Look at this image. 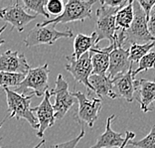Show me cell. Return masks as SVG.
<instances>
[{
  "mask_svg": "<svg viewBox=\"0 0 155 148\" xmlns=\"http://www.w3.org/2000/svg\"><path fill=\"white\" fill-rule=\"evenodd\" d=\"M7 119H8V117H5L4 119H3V120L1 121V122H0V128H1V126H2V124H3V123H4L6 120H7ZM0 148H1V147H0Z\"/></svg>",
  "mask_w": 155,
  "mask_h": 148,
  "instance_id": "cell-34",
  "label": "cell"
},
{
  "mask_svg": "<svg viewBox=\"0 0 155 148\" xmlns=\"http://www.w3.org/2000/svg\"><path fill=\"white\" fill-rule=\"evenodd\" d=\"M6 94L7 107H8L9 116L8 118L25 119L34 129L39 128L38 120L32 112V107H30L33 94H22L10 90L9 87H4Z\"/></svg>",
  "mask_w": 155,
  "mask_h": 148,
  "instance_id": "cell-1",
  "label": "cell"
},
{
  "mask_svg": "<svg viewBox=\"0 0 155 148\" xmlns=\"http://www.w3.org/2000/svg\"><path fill=\"white\" fill-rule=\"evenodd\" d=\"M136 3L139 5L143 13L145 14L147 20H148L151 10H152V8L155 5V0H153V1H151V0H137Z\"/></svg>",
  "mask_w": 155,
  "mask_h": 148,
  "instance_id": "cell-28",
  "label": "cell"
},
{
  "mask_svg": "<svg viewBox=\"0 0 155 148\" xmlns=\"http://www.w3.org/2000/svg\"><path fill=\"white\" fill-rule=\"evenodd\" d=\"M25 75L13 73H0V87H17L23 82Z\"/></svg>",
  "mask_w": 155,
  "mask_h": 148,
  "instance_id": "cell-22",
  "label": "cell"
},
{
  "mask_svg": "<svg viewBox=\"0 0 155 148\" xmlns=\"http://www.w3.org/2000/svg\"><path fill=\"white\" fill-rule=\"evenodd\" d=\"M132 67L122 76L117 77L114 80V97H122L131 103L134 98V79L132 77Z\"/></svg>",
  "mask_w": 155,
  "mask_h": 148,
  "instance_id": "cell-16",
  "label": "cell"
},
{
  "mask_svg": "<svg viewBox=\"0 0 155 148\" xmlns=\"http://www.w3.org/2000/svg\"><path fill=\"white\" fill-rule=\"evenodd\" d=\"M89 82L93 87L94 93H96L101 98L105 97L115 98L112 90L114 80H110L107 75H91Z\"/></svg>",
  "mask_w": 155,
  "mask_h": 148,
  "instance_id": "cell-18",
  "label": "cell"
},
{
  "mask_svg": "<svg viewBox=\"0 0 155 148\" xmlns=\"http://www.w3.org/2000/svg\"><path fill=\"white\" fill-rule=\"evenodd\" d=\"M128 144L137 148H155V126L151 128L150 132L139 141H129Z\"/></svg>",
  "mask_w": 155,
  "mask_h": 148,
  "instance_id": "cell-25",
  "label": "cell"
},
{
  "mask_svg": "<svg viewBox=\"0 0 155 148\" xmlns=\"http://www.w3.org/2000/svg\"><path fill=\"white\" fill-rule=\"evenodd\" d=\"M6 29V25H3L1 28H0V35L2 34V32H4V30ZM5 43V40H3V39H0V48H1V46Z\"/></svg>",
  "mask_w": 155,
  "mask_h": 148,
  "instance_id": "cell-32",
  "label": "cell"
},
{
  "mask_svg": "<svg viewBox=\"0 0 155 148\" xmlns=\"http://www.w3.org/2000/svg\"><path fill=\"white\" fill-rule=\"evenodd\" d=\"M133 1H128L127 4L119 9L115 15V26L117 31L127 30L133 21Z\"/></svg>",
  "mask_w": 155,
  "mask_h": 148,
  "instance_id": "cell-20",
  "label": "cell"
},
{
  "mask_svg": "<svg viewBox=\"0 0 155 148\" xmlns=\"http://www.w3.org/2000/svg\"><path fill=\"white\" fill-rule=\"evenodd\" d=\"M68 64H66L65 69L74 77L78 83L83 84L87 90L94 91L93 87L91 86L89 79L93 74V65H91V57L90 51L84 53L80 59L76 60L71 56H66Z\"/></svg>",
  "mask_w": 155,
  "mask_h": 148,
  "instance_id": "cell-8",
  "label": "cell"
},
{
  "mask_svg": "<svg viewBox=\"0 0 155 148\" xmlns=\"http://www.w3.org/2000/svg\"><path fill=\"white\" fill-rule=\"evenodd\" d=\"M96 0H69L64 5V11L60 16L55 17L53 19L45 20L40 23V26H49L57 24H67L75 21L84 22L87 18L91 17V9L93 5L96 3Z\"/></svg>",
  "mask_w": 155,
  "mask_h": 148,
  "instance_id": "cell-2",
  "label": "cell"
},
{
  "mask_svg": "<svg viewBox=\"0 0 155 148\" xmlns=\"http://www.w3.org/2000/svg\"><path fill=\"white\" fill-rule=\"evenodd\" d=\"M129 50L124 49L123 46L116 45L110 54V66L107 72V76L110 80H114L119 76H122L132 67L128 58Z\"/></svg>",
  "mask_w": 155,
  "mask_h": 148,
  "instance_id": "cell-11",
  "label": "cell"
},
{
  "mask_svg": "<svg viewBox=\"0 0 155 148\" xmlns=\"http://www.w3.org/2000/svg\"><path fill=\"white\" fill-rule=\"evenodd\" d=\"M45 142H46V140H45V139H42V140H41V141H40V142H39V143L37 144V145H36V146H34L33 148H40V147H41L42 145H43V144H44Z\"/></svg>",
  "mask_w": 155,
  "mask_h": 148,
  "instance_id": "cell-33",
  "label": "cell"
},
{
  "mask_svg": "<svg viewBox=\"0 0 155 148\" xmlns=\"http://www.w3.org/2000/svg\"><path fill=\"white\" fill-rule=\"evenodd\" d=\"M119 9L101 5L97 10V22L94 33L97 34V45L101 40L107 39L110 44L117 39V29L115 26V15Z\"/></svg>",
  "mask_w": 155,
  "mask_h": 148,
  "instance_id": "cell-4",
  "label": "cell"
},
{
  "mask_svg": "<svg viewBox=\"0 0 155 148\" xmlns=\"http://www.w3.org/2000/svg\"><path fill=\"white\" fill-rule=\"evenodd\" d=\"M154 75H155V72H154Z\"/></svg>",
  "mask_w": 155,
  "mask_h": 148,
  "instance_id": "cell-35",
  "label": "cell"
},
{
  "mask_svg": "<svg viewBox=\"0 0 155 148\" xmlns=\"http://www.w3.org/2000/svg\"><path fill=\"white\" fill-rule=\"evenodd\" d=\"M51 91L52 96H55V104L53 110L55 112V118L62 119L70 110L75 103V97L69 90V84L61 74L58 75L56 80L55 87Z\"/></svg>",
  "mask_w": 155,
  "mask_h": 148,
  "instance_id": "cell-7",
  "label": "cell"
},
{
  "mask_svg": "<svg viewBox=\"0 0 155 148\" xmlns=\"http://www.w3.org/2000/svg\"><path fill=\"white\" fill-rule=\"evenodd\" d=\"M133 21L127 30L124 31L125 41L132 44H147L149 41L155 42V38L151 36L147 26V18L141 8L136 2H133Z\"/></svg>",
  "mask_w": 155,
  "mask_h": 148,
  "instance_id": "cell-6",
  "label": "cell"
},
{
  "mask_svg": "<svg viewBox=\"0 0 155 148\" xmlns=\"http://www.w3.org/2000/svg\"><path fill=\"white\" fill-rule=\"evenodd\" d=\"M117 45L116 42L110 44L108 47L98 48L94 47L91 49V65H93V74L91 75H107L110 66V54Z\"/></svg>",
  "mask_w": 155,
  "mask_h": 148,
  "instance_id": "cell-15",
  "label": "cell"
},
{
  "mask_svg": "<svg viewBox=\"0 0 155 148\" xmlns=\"http://www.w3.org/2000/svg\"><path fill=\"white\" fill-rule=\"evenodd\" d=\"M52 97L51 91L47 90L44 94L43 100L41 101V104L36 107L32 108V112H36L37 113V120L39 124L37 136L42 137L44 135V132L49 127L54 125L56 121L55 118V112L53 110V104H51L50 98Z\"/></svg>",
  "mask_w": 155,
  "mask_h": 148,
  "instance_id": "cell-13",
  "label": "cell"
},
{
  "mask_svg": "<svg viewBox=\"0 0 155 148\" xmlns=\"http://www.w3.org/2000/svg\"><path fill=\"white\" fill-rule=\"evenodd\" d=\"M49 73L50 71L47 63L37 68H31L25 75L23 82L16 87L15 91H19V94L21 93L22 94L31 91V94H35L38 97H44L49 87Z\"/></svg>",
  "mask_w": 155,
  "mask_h": 148,
  "instance_id": "cell-3",
  "label": "cell"
},
{
  "mask_svg": "<svg viewBox=\"0 0 155 148\" xmlns=\"http://www.w3.org/2000/svg\"><path fill=\"white\" fill-rule=\"evenodd\" d=\"M152 48H155V42H151V43L147 44H132L130 47L128 58L131 64L133 63H138L140 59L143 58L146 54H148Z\"/></svg>",
  "mask_w": 155,
  "mask_h": 148,
  "instance_id": "cell-21",
  "label": "cell"
},
{
  "mask_svg": "<svg viewBox=\"0 0 155 148\" xmlns=\"http://www.w3.org/2000/svg\"><path fill=\"white\" fill-rule=\"evenodd\" d=\"M115 117V115H110L107 119L105 124V131L97 137V142L90 148H114L120 147L124 142V137H122L121 133L115 132L111 128V121Z\"/></svg>",
  "mask_w": 155,
  "mask_h": 148,
  "instance_id": "cell-17",
  "label": "cell"
},
{
  "mask_svg": "<svg viewBox=\"0 0 155 148\" xmlns=\"http://www.w3.org/2000/svg\"><path fill=\"white\" fill-rule=\"evenodd\" d=\"M31 69L24 54L7 50L0 54V73H13L26 75Z\"/></svg>",
  "mask_w": 155,
  "mask_h": 148,
  "instance_id": "cell-12",
  "label": "cell"
},
{
  "mask_svg": "<svg viewBox=\"0 0 155 148\" xmlns=\"http://www.w3.org/2000/svg\"><path fill=\"white\" fill-rule=\"evenodd\" d=\"M73 97L77 98L79 103V110H78V115H79L80 123L86 122L89 127H94V122L100 114V111L103 107V101L100 98H87V96L82 91H76L72 93Z\"/></svg>",
  "mask_w": 155,
  "mask_h": 148,
  "instance_id": "cell-10",
  "label": "cell"
},
{
  "mask_svg": "<svg viewBox=\"0 0 155 148\" xmlns=\"http://www.w3.org/2000/svg\"><path fill=\"white\" fill-rule=\"evenodd\" d=\"M137 94L136 100L140 104V108L143 112L152 110L149 107L155 101V82L148 80H134V94Z\"/></svg>",
  "mask_w": 155,
  "mask_h": 148,
  "instance_id": "cell-14",
  "label": "cell"
},
{
  "mask_svg": "<svg viewBox=\"0 0 155 148\" xmlns=\"http://www.w3.org/2000/svg\"><path fill=\"white\" fill-rule=\"evenodd\" d=\"M135 137V133L134 132H131V131H126L125 132V136H124V142L122 143V145L118 148H124L126 146V144H128L129 141H131V140Z\"/></svg>",
  "mask_w": 155,
  "mask_h": 148,
  "instance_id": "cell-31",
  "label": "cell"
},
{
  "mask_svg": "<svg viewBox=\"0 0 155 148\" xmlns=\"http://www.w3.org/2000/svg\"><path fill=\"white\" fill-rule=\"evenodd\" d=\"M84 136V129L83 123H81V133L75 138H73L69 141L63 142V143H57V144H52L50 148H76L77 145L79 144L80 140Z\"/></svg>",
  "mask_w": 155,
  "mask_h": 148,
  "instance_id": "cell-26",
  "label": "cell"
},
{
  "mask_svg": "<svg viewBox=\"0 0 155 148\" xmlns=\"http://www.w3.org/2000/svg\"><path fill=\"white\" fill-rule=\"evenodd\" d=\"M101 5H105L111 8H122L128 3L127 0H101Z\"/></svg>",
  "mask_w": 155,
  "mask_h": 148,
  "instance_id": "cell-29",
  "label": "cell"
},
{
  "mask_svg": "<svg viewBox=\"0 0 155 148\" xmlns=\"http://www.w3.org/2000/svg\"><path fill=\"white\" fill-rule=\"evenodd\" d=\"M150 69H155V52H149L138 62V68L132 72V77L138 75L143 71H148Z\"/></svg>",
  "mask_w": 155,
  "mask_h": 148,
  "instance_id": "cell-24",
  "label": "cell"
},
{
  "mask_svg": "<svg viewBox=\"0 0 155 148\" xmlns=\"http://www.w3.org/2000/svg\"><path fill=\"white\" fill-rule=\"evenodd\" d=\"M147 26H148V31L151 36L155 38V5L151 10L149 18L147 20Z\"/></svg>",
  "mask_w": 155,
  "mask_h": 148,
  "instance_id": "cell-30",
  "label": "cell"
},
{
  "mask_svg": "<svg viewBox=\"0 0 155 148\" xmlns=\"http://www.w3.org/2000/svg\"><path fill=\"white\" fill-rule=\"evenodd\" d=\"M94 47H97L96 33L94 32L90 36L84 34H78L74 41V53L72 54V57L76 60L80 59L84 53L89 52Z\"/></svg>",
  "mask_w": 155,
  "mask_h": 148,
  "instance_id": "cell-19",
  "label": "cell"
},
{
  "mask_svg": "<svg viewBox=\"0 0 155 148\" xmlns=\"http://www.w3.org/2000/svg\"><path fill=\"white\" fill-rule=\"evenodd\" d=\"M47 0H23L22 5L25 8L35 12L36 15L40 14L47 18V20L50 19V15L46 11V5H47Z\"/></svg>",
  "mask_w": 155,
  "mask_h": 148,
  "instance_id": "cell-23",
  "label": "cell"
},
{
  "mask_svg": "<svg viewBox=\"0 0 155 148\" xmlns=\"http://www.w3.org/2000/svg\"><path fill=\"white\" fill-rule=\"evenodd\" d=\"M74 34L71 29L66 31L56 30L54 25L40 26L37 24L24 39V45L27 48L39 45H52L62 38H72Z\"/></svg>",
  "mask_w": 155,
  "mask_h": 148,
  "instance_id": "cell-5",
  "label": "cell"
},
{
  "mask_svg": "<svg viewBox=\"0 0 155 148\" xmlns=\"http://www.w3.org/2000/svg\"><path fill=\"white\" fill-rule=\"evenodd\" d=\"M46 9L49 15H55L56 17L60 16L64 11V3L61 0H50L46 5Z\"/></svg>",
  "mask_w": 155,
  "mask_h": 148,
  "instance_id": "cell-27",
  "label": "cell"
},
{
  "mask_svg": "<svg viewBox=\"0 0 155 148\" xmlns=\"http://www.w3.org/2000/svg\"><path fill=\"white\" fill-rule=\"evenodd\" d=\"M36 18V14L32 15L25 11V7L22 5L21 1H17L12 5L0 8V19L12 26L11 31L16 29L18 32H23L24 28Z\"/></svg>",
  "mask_w": 155,
  "mask_h": 148,
  "instance_id": "cell-9",
  "label": "cell"
}]
</instances>
